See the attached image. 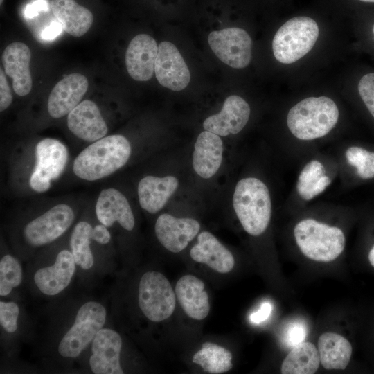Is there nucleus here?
Masks as SVG:
<instances>
[{
	"instance_id": "nucleus-1",
	"label": "nucleus",
	"mask_w": 374,
	"mask_h": 374,
	"mask_svg": "<svg viewBox=\"0 0 374 374\" xmlns=\"http://www.w3.org/2000/svg\"><path fill=\"white\" fill-rule=\"evenodd\" d=\"M130 154L131 145L124 136L110 135L84 149L75 159L73 170L80 179L96 181L123 167Z\"/></svg>"
},
{
	"instance_id": "nucleus-2",
	"label": "nucleus",
	"mask_w": 374,
	"mask_h": 374,
	"mask_svg": "<svg viewBox=\"0 0 374 374\" xmlns=\"http://www.w3.org/2000/svg\"><path fill=\"white\" fill-rule=\"evenodd\" d=\"M338 118V107L331 98L309 97L290 109L287 125L295 137L309 141L328 134L336 125Z\"/></svg>"
},
{
	"instance_id": "nucleus-3",
	"label": "nucleus",
	"mask_w": 374,
	"mask_h": 374,
	"mask_svg": "<svg viewBox=\"0 0 374 374\" xmlns=\"http://www.w3.org/2000/svg\"><path fill=\"white\" fill-rule=\"evenodd\" d=\"M233 205L243 229L258 236L268 226L271 214V202L267 186L255 177L240 180L235 186Z\"/></svg>"
},
{
	"instance_id": "nucleus-4",
	"label": "nucleus",
	"mask_w": 374,
	"mask_h": 374,
	"mask_svg": "<svg viewBox=\"0 0 374 374\" xmlns=\"http://www.w3.org/2000/svg\"><path fill=\"white\" fill-rule=\"evenodd\" d=\"M294 235L301 252L318 262L334 260L345 247V236L339 228L313 219L299 222L294 227Z\"/></svg>"
},
{
	"instance_id": "nucleus-5",
	"label": "nucleus",
	"mask_w": 374,
	"mask_h": 374,
	"mask_svg": "<svg viewBox=\"0 0 374 374\" xmlns=\"http://www.w3.org/2000/svg\"><path fill=\"white\" fill-rule=\"evenodd\" d=\"M319 33L317 22L309 17L298 16L287 20L272 41L275 58L283 64L296 62L312 48Z\"/></svg>"
},
{
	"instance_id": "nucleus-6",
	"label": "nucleus",
	"mask_w": 374,
	"mask_h": 374,
	"mask_svg": "<svg viewBox=\"0 0 374 374\" xmlns=\"http://www.w3.org/2000/svg\"><path fill=\"white\" fill-rule=\"evenodd\" d=\"M106 315V310L100 303L88 301L84 303L79 308L73 324L59 344V354L69 358L79 356L103 328Z\"/></svg>"
},
{
	"instance_id": "nucleus-7",
	"label": "nucleus",
	"mask_w": 374,
	"mask_h": 374,
	"mask_svg": "<svg viewBox=\"0 0 374 374\" xmlns=\"http://www.w3.org/2000/svg\"><path fill=\"white\" fill-rule=\"evenodd\" d=\"M139 305L150 321L159 322L170 317L175 308V294L165 276L156 271H148L139 285Z\"/></svg>"
},
{
	"instance_id": "nucleus-8",
	"label": "nucleus",
	"mask_w": 374,
	"mask_h": 374,
	"mask_svg": "<svg viewBox=\"0 0 374 374\" xmlns=\"http://www.w3.org/2000/svg\"><path fill=\"white\" fill-rule=\"evenodd\" d=\"M36 163L31 174L29 184L37 193L48 190L51 181L57 179L66 165L69 152L60 141L46 138L36 145Z\"/></svg>"
},
{
	"instance_id": "nucleus-9",
	"label": "nucleus",
	"mask_w": 374,
	"mask_h": 374,
	"mask_svg": "<svg viewBox=\"0 0 374 374\" xmlns=\"http://www.w3.org/2000/svg\"><path fill=\"white\" fill-rule=\"evenodd\" d=\"M208 42L214 54L232 68L242 69L251 62L252 41L244 29L231 27L213 31Z\"/></svg>"
},
{
	"instance_id": "nucleus-10",
	"label": "nucleus",
	"mask_w": 374,
	"mask_h": 374,
	"mask_svg": "<svg viewBox=\"0 0 374 374\" xmlns=\"http://www.w3.org/2000/svg\"><path fill=\"white\" fill-rule=\"evenodd\" d=\"M74 217V213L69 205H55L26 225L24 229V238L33 247L49 244L69 228Z\"/></svg>"
},
{
	"instance_id": "nucleus-11",
	"label": "nucleus",
	"mask_w": 374,
	"mask_h": 374,
	"mask_svg": "<svg viewBox=\"0 0 374 374\" xmlns=\"http://www.w3.org/2000/svg\"><path fill=\"white\" fill-rule=\"evenodd\" d=\"M154 73L160 84L175 91L184 89L190 80V71L180 52L167 41L159 44Z\"/></svg>"
},
{
	"instance_id": "nucleus-12",
	"label": "nucleus",
	"mask_w": 374,
	"mask_h": 374,
	"mask_svg": "<svg viewBox=\"0 0 374 374\" xmlns=\"http://www.w3.org/2000/svg\"><path fill=\"white\" fill-rule=\"evenodd\" d=\"M122 339L110 328H101L93 339L89 365L95 374H123L120 364Z\"/></svg>"
},
{
	"instance_id": "nucleus-13",
	"label": "nucleus",
	"mask_w": 374,
	"mask_h": 374,
	"mask_svg": "<svg viewBox=\"0 0 374 374\" xmlns=\"http://www.w3.org/2000/svg\"><path fill=\"white\" fill-rule=\"evenodd\" d=\"M250 112V107L244 99L236 95L230 96L218 114L205 119L203 127L221 136L236 134L247 125Z\"/></svg>"
},
{
	"instance_id": "nucleus-14",
	"label": "nucleus",
	"mask_w": 374,
	"mask_h": 374,
	"mask_svg": "<svg viewBox=\"0 0 374 374\" xmlns=\"http://www.w3.org/2000/svg\"><path fill=\"white\" fill-rule=\"evenodd\" d=\"M199 229V222L193 218H178L167 213L159 216L154 226L158 240L172 253L184 250Z\"/></svg>"
},
{
	"instance_id": "nucleus-15",
	"label": "nucleus",
	"mask_w": 374,
	"mask_h": 374,
	"mask_svg": "<svg viewBox=\"0 0 374 374\" xmlns=\"http://www.w3.org/2000/svg\"><path fill=\"white\" fill-rule=\"evenodd\" d=\"M87 78L80 73H71L59 81L48 99L50 116L59 118L69 114L81 101L88 89Z\"/></svg>"
},
{
	"instance_id": "nucleus-16",
	"label": "nucleus",
	"mask_w": 374,
	"mask_h": 374,
	"mask_svg": "<svg viewBox=\"0 0 374 374\" xmlns=\"http://www.w3.org/2000/svg\"><path fill=\"white\" fill-rule=\"evenodd\" d=\"M158 46L147 34H139L130 42L125 53V65L129 75L136 81H148L154 72Z\"/></svg>"
},
{
	"instance_id": "nucleus-17",
	"label": "nucleus",
	"mask_w": 374,
	"mask_h": 374,
	"mask_svg": "<svg viewBox=\"0 0 374 374\" xmlns=\"http://www.w3.org/2000/svg\"><path fill=\"white\" fill-rule=\"evenodd\" d=\"M69 130L78 138L94 142L107 133V126L100 112L91 100L80 102L67 116Z\"/></svg>"
},
{
	"instance_id": "nucleus-18",
	"label": "nucleus",
	"mask_w": 374,
	"mask_h": 374,
	"mask_svg": "<svg viewBox=\"0 0 374 374\" xmlns=\"http://www.w3.org/2000/svg\"><path fill=\"white\" fill-rule=\"evenodd\" d=\"M75 265L71 251L62 250L57 255L53 265L36 271L35 283L44 294L56 295L70 284Z\"/></svg>"
},
{
	"instance_id": "nucleus-19",
	"label": "nucleus",
	"mask_w": 374,
	"mask_h": 374,
	"mask_svg": "<svg viewBox=\"0 0 374 374\" xmlns=\"http://www.w3.org/2000/svg\"><path fill=\"white\" fill-rule=\"evenodd\" d=\"M30 57L29 47L19 42L10 44L2 55L4 71L12 79L14 91L20 96L28 94L32 89Z\"/></svg>"
},
{
	"instance_id": "nucleus-20",
	"label": "nucleus",
	"mask_w": 374,
	"mask_h": 374,
	"mask_svg": "<svg viewBox=\"0 0 374 374\" xmlns=\"http://www.w3.org/2000/svg\"><path fill=\"white\" fill-rule=\"evenodd\" d=\"M96 213L99 222L107 227L116 222L127 231H132L134 226V217L127 199L115 188H106L100 192Z\"/></svg>"
},
{
	"instance_id": "nucleus-21",
	"label": "nucleus",
	"mask_w": 374,
	"mask_h": 374,
	"mask_svg": "<svg viewBox=\"0 0 374 374\" xmlns=\"http://www.w3.org/2000/svg\"><path fill=\"white\" fill-rule=\"evenodd\" d=\"M190 255L195 262L205 264L221 274L231 271L235 264L231 251L208 231L199 234L197 243L191 248Z\"/></svg>"
},
{
	"instance_id": "nucleus-22",
	"label": "nucleus",
	"mask_w": 374,
	"mask_h": 374,
	"mask_svg": "<svg viewBox=\"0 0 374 374\" xmlns=\"http://www.w3.org/2000/svg\"><path fill=\"white\" fill-rule=\"evenodd\" d=\"M223 150L220 136L207 130L202 132L193 154V167L196 173L204 179L214 176L221 166Z\"/></svg>"
},
{
	"instance_id": "nucleus-23",
	"label": "nucleus",
	"mask_w": 374,
	"mask_h": 374,
	"mask_svg": "<svg viewBox=\"0 0 374 374\" xmlns=\"http://www.w3.org/2000/svg\"><path fill=\"white\" fill-rule=\"evenodd\" d=\"M175 294L184 312L190 318L202 320L210 311L208 295L204 284L193 275L181 277L175 286Z\"/></svg>"
},
{
	"instance_id": "nucleus-24",
	"label": "nucleus",
	"mask_w": 374,
	"mask_h": 374,
	"mask_svg": "<svg viewBox=\"0 0 374 374\" xmlns=\"http://www.w3.org/2000/svg\"><path fill=\"white\" fill-rule=\"evenodd\" d=\"M178 179L173 176L158 177L148 175L138 185V196L141 207L150 213L159 211L176 191Z\"/></svg>"
},
{
	"instance_id": "nucleus-25",
	"label": "nucleus",
	"mask_w": 374,
	"mask_h": 374,
	"mask_svg": "<svg viewBox=\"0 0 374 374\" xmlns=\"http://www.w3.org/2000/svg\"><path fill=\"white\" fill-rule=\"evenodd\" d=\"M51 8L63 30L72 36L84 35L92 26V12L75 0H52Z\"/></svg>"
},
{
	"instance_id": "nucleus-26",
	"label": "nucleus",
	"mask_w": 374,
	"mask_h": 374,
	"mask_svg": "<svg viewBox=\"0 0 374 374\" xmlns=\"http://www.w3.org/2000/svg\"><path fill=\"white\" fill-rule=\"evenodd\" d=\"M320 362L328 370H344L348 366L352 346L343 336L335 332H324L318 339Z\"/></svg>"
},
{
	"instance_id": "nucleus-27",
	"label": "nucleus",
	"mask_w": 374,
	"mask_h": 374,
	"mask_svg": "<svg viewBox=\"0 0 374 374\" xmlns=\"http://www.w3.org/2000/svg\"><path fill=\"white\" fill-rule=\"evenodd\" d=\"M320 364L318 349L310 342H303L292 348L280 368L283 374H312Z\"/></svg>"
},
{
	"instance_id": "nucleus-28",
	"label": "nucleus",
	"mask_w": 374,
	"mask_h": 374,
	"mask_svg": "<svg viewBox=\"0 0 374 374\" xmlns=\"http://www.w3.org/2000/svg\"><path fill=\"white\" fill-rule=\"evenodd\" d=\"M231 353L226 348L211 342L202 344V348L193 357V362L201 366L207 373L218 374L233 367Z\"/></svg>"
},
{
	"instance_id": "nucleus-29",
	"label": "nucleus",
	"mask_w": 374,
	"mask_h": 374,
	"mask_svg": "<svg viewBox=\"0 0 374 374\" xmlns=\"http://www.w3.org/2000/svg\"><path fill=\"white\" fill-rule=\"evenodd\" d=\"M93 228L87 222H78L71 233L70 247L77 265L89 269L93 265V257L90 248Z\"/></svg>"
},
{
	"instance_id": "nucleus-30",
	"label": "nucleus",
	"mask_w": 374,
	"mask_h": 374,
	"mask_svg": "<svg viewBox=\"0 0 374 374\" xmlns=\"http://www.w3.org/2000/svg\"><path fill=\"white\" fill-rule=\"evenodd\" d=\"M22 279V270L19 260L7 254L0 260V295H8Z\"/></svg>"
},
{
	"instance_id": "nucleus-31",
	"label": "nucleus",
	"mask_w": 374,
	"mask_h": 374,
	"mask_svg": "<svg viewBox=\"0 0 374 374\" xmlns=\"http://www.w3.org/2000/svg\"><path fill=\"white\" fill-rule=\"evenodd\" d=\"M348 163L356 167L357 175L364 179L374 177V152L359 147H350L345 153Z\"/></svg>"
},
{
	"instance_id": "nucleus-32",
	"label": "nucleus",
	"mask_w": 374,
	"mask_h": 374,
	"mask_svg": "<svg viewBox=\"0 0 374 374\" xmlns=\"http://www.w3.org/2000/svg\"><path fill=\"white\" fill-rule=\"evenodd\" d=\"M325 175L323 164L317 160H312L301 170L296 185L299 195L304 199L317 181Z\"/></svg>"
},
{
	"instance_id": "nucleus-33",
	"label": "nucleus",
	"mask_w": 374,
	"mask_h": 374,
	"mask_svg": "<svg viewBox=\"0 0 374 374\" xmlns=\"http://www.w3.org/2000/svg\"><path fill=\"white\" fill-rule=\"evenodd\" d=\"M307 333L308 327L303 321H292L286 326L283 332V343L286 347L292 348L305 341Z\"/></svg>"
},
{
	"instance_id": "nucleus-34",
	"label": "nucleus",
	"mask_w": 374,
	"mask_h": 374,
	"mask_svg": "<svg viewBox=\"0 0 374 374\" xmlns=\"http://www.w3.org/2000/svg\"><path fill=\"white\" fill-rule=\"evenodd\" d=\"M19 308L14 302H0V323L8 332H14L17 329Z\"/></svg>"
},
{
	"instance_id": "nucleus-35",
	"label": "nucleus",
	"mask_w": 374,
	"mask_h": 374,
	"mask_svg": "<svg viewBox=\"0 0 374 374\" xmlns=\"http://www.w3.org/2000/svg\"><path fill=\"white\" fill-rule=\"evenodd\" d=\"M360 97L371 114L374 118V73H367L362 77L358 83Z\"/></svg>"
},
{
	"instance_id": "nucleus-36",
	"label": "nucleus",
	"mask_w": 374,
	"mask_h": 374,
	"mask_svg": "<svg viewBox=\"0 0 374 374\" xmlns=\"http://www.w3.org/2000/svg\"><path fill=\"white\" fill-rule=\"evenodd\" d=\"M12 101V96L3 70H0V111L6 109Z\"/></svg>"
},
{
	"instance_id": "nucleus-37",
	"label": "nucleus",
	"mask_w": 374,
	"mask_h": 374,
	"mask_svg": "<svg viewBox=\"0 0 374 374\" xmlns=\"http://www.w3.org/2000/svg\"><path fill=\"white\" fill-rule=\"evenodd\" d=\"M271 311V304L269 302H264L258 311L253 312L250 315V321L254 323H260L268 319Z\"/></svg>"
},
{
	"instance_id": "nucleus-38",
	"label": "nucleus",
	"mask_w": 374,
	"mask_h": 374,
	"mask_svg": "<svg viewBox=\"0 0 374 374\" xmlns=\"http://www.w3.org/2000/svg\"><path fill=\"white\" fill-rule=\"evenodd\" d=\"M111 239V235L107 227L103 224L96 225L91 232V240L100 244H107Z\"/></svg>"
},
{
	"instance_id": "nucleus-39",
	"label": "nucleus",
	"mask_w": 374,
	"mask_h": 374,
	"mask_svg": "<svg viewBox=\"0 0 374 374\" xmlns=\"http://www.w3.org/2000/svg\"><path fill=\"white\" fill-rule=\"evenodd\" d=\"M330 183L331 180L328 176L326 175L322 176L308 192L304 200L308 201L312 199L316 195L322 193Z\"/></svg>"
},
{
	"instance_id": "nucleus-40",
	"label": "nucleus",
	"mask_w": 374,
	"mask_h": 374,
	"mask_svg": "<svg viewBox=\"0 0 374 374\" xmlns=\"http://www.w3.org/2000/svg\"><path fill=\"white\" fill-rule=\"evenodd\" d=\"M62 29L59 21H54L43 30L42 37L45 40H52L60 34Z\"/></svg>"
},
{
	"instance_id": "nucleus-41",
	"label": "nucleus",
	"mask_w": 374,
	"mask_h": 374,
	"mask_svg": "<svg viewBox=\"0 0 374 374\" xmlns=\"http://www.w3.org/2000/svg\"><path fill=\"white\" fill-rule=\"evenodd\" d=\"M43 6H46L44 1H38L37 3H33V5L30 6V8L26 9V15L29 17H33L35 15V12L37 10H41Z\"/></svg>"
},
{
	"instance_id": "nucleus-42",
	"label": "nucleus",
	"mask_w": 374,
	"mask_h": 374,
	"mask_svg": "<svg viewBox=\"0 0 374 374\" xmlns=\"http://www.w3.org/2000/svg\"><path fill=\"white\" fill-rule=\"evenodd\" d=\"M368 260L371 265L374 267V246L371 248L368 253Z\"/></svg>"
},
{
	"instance_id": "nucleus-43",
	"label": "nucleus",
	"mask_w": 374,
	"mask_h": 374,
	"mask_svg": "<svg viewBox=\"0 0 374 374\" xmlns=\"http://www.w3.org/2000/svg\"><path fill=\"white\" fill-rule=\"evenodd\" d=\"M363 2L374 3V0H359Z\"/></svg>"
},
{
	"instance_id": "nucleus-44",
	"label": "nucleus",
	"mask_w": 374,
	"mask_h": 374,
	"mask_svg": "<svg viewBox=\"0 0 374 374\" xmlns=\"http://www.w3.org/2000/svg\"><path fill=\"white\" fill-rule=\"evenodd\" d=\"M3 0H0V4L1 5L2 3H3Z\"/></svg>"
},
{
	"instance_id": "nucleus-45",
	"label": "nucleus",
	"mask_w": 374,
	"mask_h": 374,
	"mask_svg": "<svg viewBox=\"0 0 374 374\" xmlns=\"http://www.w3.org/2000/svg\"><path fill=\"white\" fill-rule=\"evenodd\" d=\"M373 34H374V26H373Z\"/></svg>"
}]
</instances>
